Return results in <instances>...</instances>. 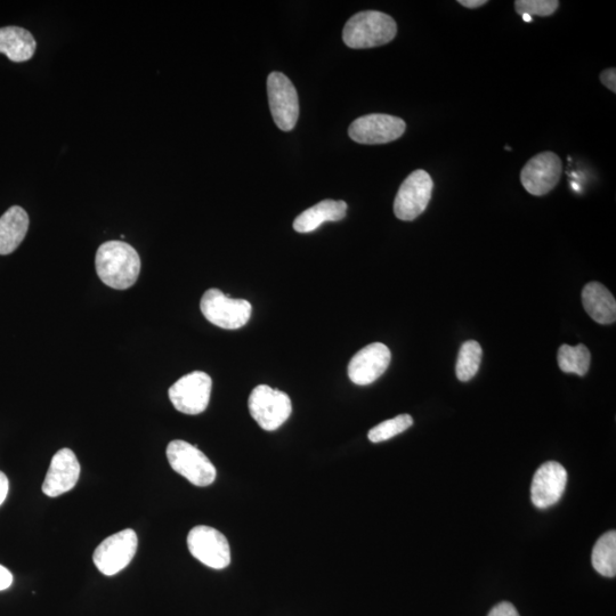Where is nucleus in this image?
I'll return each instance as SVG.
<instances>
[{
	"label": "nucleus",
	"mask_w": 616,
	"mask_h": 616,
	"mask_svg": "<svg viewBox=\"0 0 616 616\" xmlns=\"http://www.w3.org/2000/svg\"><path fill=\"white\" fill-rule=\"evenodd\" d=\"M458 3L466 8H478L488 4L486 0H459Z\"/></svg>",
	"instance_id": "29"
},
{
	"label": "nucleus",
	"mask_w": 616,
	"mask_h": 616,
	"mask_svg": "<svg viewBox=\"0 0 616 616\" xmlns=\"http://www.w3.org/2000/svg\"><path fill=\"white\" fill-rule=\"evenodd\" d=\"M267 93L275 124L283 132L293 131L299 117V100L294 84L281 72H272L267 78Z\"/></svg>",
	"instance_id": "10"
},
{
	"label": "nucleus",
	"mask_w": 616,
	"mask_h": 616,
	"mask_svg": "<svg viewBox=\"0 0 616 616\" xmlns=\"http://www.w3.org/2000/svg\"><path fill=\"white\" fill-rule=\"evenodd\" d=\"M29 230L26 210L13 206L0 217V255H10L19 248Z\"/></svg>",
	"instance_id": "18"
},
{
	"label": "nucleus",
	"mask_w": 616,
	"mask_h": 616,
	"mask_svg": "<svg viewBox=\"0 0 616 616\" xmlns=\"http://www.w3.org/2000/svg\"><path fill=\"white\" fill-rule=\"evenodd\" d=\"M594 569L606 578L616 574V532H607L598 539L591 556Z\"/></svg>",
	"instance_id": "20"
},
{
	"label": "nucleus",
	"mask_w": 616,
	"mask_h": 616,
	"mask_svg": "<svg viewBox=\"0 0 616 616\" xmlns=\"http://www.w3.org/2000/svg\"><path fill=\"white\" fill-rule=\"evenodd\" d=\"M36 39L26 29L20 27L0 28V53L12 62L29 61L35 55Z\"/></svg>",
	"instance_id": "19"
},
{
	"label": "nucleus",
	"mask_w": 616,
	"mask_h": 616,
	"mask_svg": "<svg viewBox=\"0 0 616 616\" xmlns=\"http://www.w3.org/2000/svg\"><path fill=\"white\" fill-rule=\"evenodd\" d=\"M558 366L565 374H575L580 377L588 374L591 362V355L585 345L570 346L562 345L559 348Z\"/></svg>",
	"instance_id": "21"
},
{
	"label": "nucleus",
	"mask_w": 616,
	"mask_h": 616,
	"mask_svg": "<svg viewBox=\"0 0 616 616\" xmlns=\"http://www.w3.org/2000/svg\"><path fill=\"white\" fill-rule=\"evenodd\" d=\"M522 18H523V20H524L525 22H528V23H530V22H532V21H533L532 16H530V15H528V14H523V15H522Z\"/></svg>",
	"instance_id": "30"
},
{
	"label": "nucleus",
	"mask_w": 616,
	"mask_h": 616,
	"mask_svg": "<svg viewBox=\"0 0 616 616\" xmlns=\"http://www.w3.org/2000/svg\"><path fill=\"white\" fill-rule=\"evenodd\" d=\"M200 310L214 326L235 330L246 326L253 307L245 299H234L220 289L212 288L202 296Z\"/></svg>",
	"instance_id": "5"
},
{
	"label": "nucleus",
	"mask_w": 616,
	"mask_h": 616,
	"mask_svg": "<svg viewBox=\"0 0 616 616\" xmlns=\"http://www.w3.org/2000/svg\"><path fill=\"white\" fill-rule=\"evenodd\" d=\"M413 425V419L409 415H400L371 429L368 434L372 443H380L393 439L407 431Z\"/></svg>",
	"instance_id": "23"
},
{
	"label": "nucleus",
	"mask_w": 616,
	"mask_h": 616,
	"mask_svg": "<svg viewBox=\"0 0 616 616\" xmlns=\"http://www.w3.org/2000/svg\"><path fill=\"white\" fill-rule=\"evenodd\" d=\"M8 489H10V484H8V478L3 472H0V506L4 504V501L7 497Z\"/></svg>",
	"instance_id": "28"
},
{
	"label": "nucleus",
	"mask_w": 616,
	"mask_h": 616,
	"mask_svg": "<svg viewBox=\"0 0 616 616\" xmlns=\"http://www.w3.org/2000/svg\"><path fill=\"white\" fill-rule=\"evenodd\" d=\"M601 81L610 91L616 93V70L614 68L603 71L601 74Z\"/></svg>",
	"instance_id": "26"
},
{
	"label": "nucleus",
	"mask_w": 616,
	"mask_h": 616,
	"mask_svg": "<svg viewBox=\"0 0 616 616\" xmlns=\"http://www.w3.org/2000/svg\"><path fill=\"white\" fill-rule=\"evenodd\" d=\"M213 380L206 372L194 371L178 379L168 395L177 411L197 416L208 408Z\"/></svg>",
	"instance_id": "6"
},
{
	"label": "nucleus",
	"mask_w": 616,
	"mask_h": 616,
	"mask_svg": "<svg viewBox=\"0 0 616 616\" xmlns=\"http://www.w3.org/2000/svg\"><path fill=\"white\" fill-rule=\"evenodd\" d=\"M80 476V464L70 449L55 453L43 484L47 497L56 498L75 488Z\"/></svg>",
	"instance_id": "15"
},
{
	"label": "nucleus",
	"mask_w": 616,
	"mask_h": 616,
	"mask_svg": "<svg viewBox=\"0 0 616 616\" xmlns=\"http://www.w3.org/2000/svg\"><path fill=\"white\" fill-rule=\"evenodd\" d=\"M248 408L259 427L273 432L289 419L293 403L286 393L267 385H259L249 396Z\"/></svg>",
	"instance_id": "4"
},
{
	"label": "nucleus",
	"mask_w": 616,
	"mask_h": 616,
	"mask_svg": "<svg viewBox=\"0 0 616 616\" xmlns=\"http://www.w3.org/2000/svg\"><path fill=\"white\" fill-rule=\"evenodd\" d=\"M405 129L407 125L403 119L375 113L354 120L348 135L356 143L377 145L399 140Z\"/></svg>",
	"instance_id": "11"
},
{
	"label": "nucleus",
	"mask_w": 616,
	"mask_h": 616,
	"mask_svg": "<svg viewBox=\"0 0 616 616\" xmlns=\"http://www.w3.org/2000/svg\"><path fill=\"white\" fill-rule=\"evenodd\" d=\"M489 616H521L520 613L516 610V607L513 604L508 602L499 603L497 606H494Z\"/></svg>",
	"instance_id": "25"
},
{
	"label": "nucleus",
	"mask_w": 616,
	"mask_h": 616,
	"mask_svg": "<svg viewBox=\"0 0 616 616\" xmlns=\"http://www.w3.org/2000/svg\"><path fill=\"white\" fill-rule=\"evenodd\" d=\"M391 360L392 354L386 345L370 344L353 356L347 368L348 377L355 385H370L385 374Z\"/></svg>",
	"instance_id": "13"
},
{
	"label": "nucleus",
	"mask_w": 616,
	"mask_h": 616,
	"mask_svg": "<svg viewBox=\"0 0 616 616\" xmlns=\"http://www.w3.org/2000/svg\"><path fill=\"white\" fill-rule=\"evenodd\" d=\"M483 351L475 340H468L462 344L456 366V375L460 382H469L480 370Z\"/></svg>",
	"instance_id": "22"
},
{
	"label": "nucleus",
	"mask_w": 616,
	"mask_h": 616,
	"mask_svg": "<svg viewBox=\"0 0 616 616\" xmlns=\"http://www.w3.org/2000/svg\"><path fill=\"white\" fill-rule=\"evenodd\" d=\"M397 26L391 16L377 11L360 12L346 23L343 32L344 43L354 50L372 48L392 42Z\"/></svg>",
	"instance_id": "2"
},
{
	"label": "nucleus",
	"mask_w": 616,
	"mask_h": 616,
	"mask_svg": "<svg viewBox=\"0 0 616 616\" xmlns=\"http://www.w3.org/2000/svg\"><path fill=\"white\" fill-rule=\"evenodd\" d=\"M95 267L105 286L126 290L133 287L140 277L141 258L128 243L108 241L97 249Z\"/></svg>",
	"instance_id": "1"
},
{
	"label": "nucleus",
	"mask_w": 616,
	"mask_h": 616,
	"mask_svg": "<svg viewBox=\"0 0 616 616\" xmlns=\"http://www.w3.org/2000/svg\"><path fill=\"white\" fill-rule=\"evenodd\" d=\"M566 483V469L556 461L546 462L533 477L531 486L533 505L540 509L556 505L563 497Z\"/></svg>",
	"instance_id": "14"
},
{
	"label": "nucleus",
	"mask_w": 616,
	"mask_h": 616,
	"mask_svg": "<svg viewBox=\"0 0 616 616\" xmlns=\"http://www.w3.org/2000/svg\"><path fill=\"white\" fill-rule=\"evenodd\" d=\"M434 183L423 169L410 174L402 183L394 201V213L401 221L410 222L423 214L432 199Z\"/></svg>",
	"instance_id": "7"
},
{
	"label": "nucleus",
	"mask_w": 616,
	"mask_h": 616,
	"mask_svg": "<svg viewBox=\"0 0 616 616\" xmlns=\"http://www.w3.org/2000/svg\"><path fill=\"white\" fill-rule=\"evenodd\" d=\"M515 7L520 15L550 16L557 11L559 2L557 0H517Z\"/></svg>",
	"instance_id": "24"
},
{
	"label": "nucleus",
	"mask_w": 616,
	"mask_h": 616,
	"mask_svg": "<svg viewBox=\"0 0 616 616\" xmlns=\"http://www.w3.org/2000/svg\"><path fill=\"white\" fill-rule=\"evenodd\" d=\"M166 455L175 472L193 485L205 488L215 482L217 470L213 462L194 445L181 440L170 442Z\"/></svg>",
	"instance_id": "3"
},
{
	"label": "nucleus",
	"mask_w": 616,
	"mask_h": 616,
	"mask_svg": "<svg viewBox=\"0 0 616 616\" xmlns=\"http://www.w3.org/2000/svg\"><path fill=\"white\" fill-rule=\"evenodd\" d=\"M582 304L590 318L597 323L612 324L615 322V298L602 283L590 282L583 288Z\"/></svg>",
	"instance_id": "16"
},
{
	"label": "nucleus",
	"mask_w": 616,
	"mask_h": 616,
	"mask_svg": "<svg viewBox=\"0 0 616 616\" xmlns=\"http://www.w3.org/2000/svg\"><path fill=\"white\" fill-rule=\"evenodd\" d=\"M13 575L3 565H0V591L6 590L12 586Z\"/></svg>",
	"instance_id": "27"
},
{
	"label": "nucleus",
	"mask_w": 616,
	"mask_h": 616,
	"mask_svg": "<svg viewBox=\"0 0 616 616\" xmlns=\"http://www.w3.org/2000/svg\"><path fill=\"white\" fill-rule=\"evenodd\" d=\"M139 546L137 534L132 529L120 531L105 539L94 551L93 561L97 570L112 577L133 561Z\"/></svg>",
	"instance_id": "8"
},
{
	"label": "nucleus",
	"mask_w": 616,
	"mask_h": 616,
	"mask_svg": "<svg viewBox=\"0 0 616 616\" xmlns=\"http://www.w3.org/2000/svg\"><path fill=\"white\" fill-rule=\"evenodd\" d=\"M347 204L342 200H323L318 205L305 210L294 222V230L298 233H311L319 229L323 223L344 220Z\"/></svg>",
	"instance_id": "17"
},
{
	"label": "nucleus",
	"mask_w": 616,
	"mask_h": 616,
	"mask_svg": "<svg viewBox=\"0 0 616 616\" xmlns=\"http://www.w3.org/2000/svg\"><path fill=\"white\" fill-rule=\"evenodd\" d=\"M192 556L214 570H223L231 563V548L224 534L210 526L193 528L188 536Z\"/></svg>",
	"instance_id": "9"
},
{
	"label": "nucleus",
	"mask_w": 616,
	"mask_h": 616,
	"mask_svg": "<svg viewBox=\"0 0 616 616\" xmlns=\"http://www.w3.org/2000/svg\"><path fill=\"white\" fill-rule=\"evenodd\" d=\"M563 164L556 153L546 151L537 154L526 164L521 173V182L532 196H546L561 180Z\"/></svg>",
	"instance_id": "12"
}]
</instances>
